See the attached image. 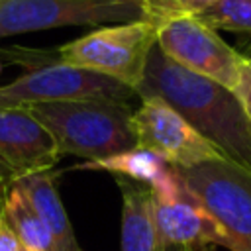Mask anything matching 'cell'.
Segmentation results:
<instances>
[{"label": "cell", "mask_w": 251, "mask_h": 251, "mask_svg": "<svg viewBox=\"0 0 251 251\" xmlns=\"http://www.w3.org/2000/svg\"><path fill=\"white\" fill-rule=\"evenodd\" d=\"M233 94L237 96V100L251 124V57H247V55H243L241 75H239V82H237Z\"/></svg>", "instance_id": "obj_16"}, {"label": "cell", "mask_w": 251, "mask_h": 251, "mask_svg": "<svg viewBox=\"0 0 251 251\" xmlns=\"http://www.w3.org/2000/svg\"><path fill=\"white\" fill-rule=\"evenodd\" d=\"M0 71H2V61H0Z\"/></svg>", "instance_id": "obj_20"}, {"label": "cell", "mask_w": 251, "mask_h": 251, "mask_svg": "<svg viewBox=\"0 0 251 251\" xmlns=\"http://www.w3.org/2000/svg\"><path fill=\"white\" fill-rule=\"evenodd\" d=\"M147 20V0H0V39L73 25Z\"/></svg>", "instance_id": "obj_6"}, {"label": "cell", "mask_w": 251, "mask_h": 251, "mask_svg": "<svg viewBox=\"0 0 251 251\" xmlns=\"http://www.w3.org/2000/svg\"><path fill=\"white\" fill-rule=\"evenodd\" d=\"M218 0H147V20L155 22L157 27L163 20L178 14L194 16L196 12L204 10L206 6Z\"/></svg>", "instance_id": "obj_15"}, {"label": "cell", "mask_w": 251, "mask_h": 251, "mask_svg": "<svg viewBox=\"0 0 251 251\" xmlns=\"http://www.w3.org/2000/svg\"><path fill=\"white\" fill-rule=\"evenodd\" d=\"M2 216L14 229L22 245L31 247L35 251H51V235L45 229L37 212L33 210L29 198L18 184L8 190L2 206Z\"/></svg>", "instance_id": "obj_13"}, {"label": "cell", "mask_w": 251, "mask_h": 251, "mask_svg": "<svg viewBox=\"0 0 251 251\" xmlns=\"http://www.w3.org/2000/svg\"><path fill=\"white\" fill-rule=\"evenodd\" d=\"M63 155L27 108L0 110V184L10 190L25 176L51 171Z\"/></svg>", "instance_id": "obj_9"}, {"label": "cell", "mask_w": 251, "mask_h": 251, "mask_svg": "<svg viewBox=\"0 0 251 251\" xmlns=\"http://www.w3.org/2000/svg\"><path fill=\"white\" fill-rule=\"evenodd\" d=\"M157 47L173 63L231 92L239 82L243 53L227 45L216 29L194 16L178 14L163 20L157 27Z\"/></svg>", "instance_id": "obj_7"}, {"label": "cell", "mask_w": 251, "mask_h": 251, "mask_svg": "<svg viewBox=\"0 0 251 251\" xmlns=\"http://www.w3.org/2000/svg\"><path fill=\"white\" fill-rule=\"evenodd\" d=\"M20 251H35V249H31V247H25V245H22V247H20Z\"/></svg>", "instance_id": "obj_19"}, {"label": "cell", "mask_w": 251, "mask_h": 251, "mask_svg": "<svg viewBox=\"0 0 251 251\" xmlns=\"http://www.w3.org/2000/svg\"><path fill=\"white\" fill-rule=\"evenodd\" d=\"M212 29L251 33V0H218L194 14Z\"/></svg>", "instance_id": "obj_14"}, {"label": "cell", "mask_w": 251, "mask_h": 251, "mask_svg": "<svg viewBox=\"0 0 251 251\" xmlns=\"http://www.w3.org/2000/svg\"><path fill=\"white\" fill-rule=\"evenodd\" d=\"M155 43L157 24L137 20L102 25L57 47L55 57L65 65L106 75L135 90Z\"/></svg>", "instance_id": "obj_4"}, {"label": "cell", "mask_w": 251, "mask_h": 251, "mask_svg": "<svg viewBox=\"0 0 251 251\" xmlns=\"http://www.w3.org/2000/svg\"><path fill=\"white\" fill-rule=\"evenodd\" d=\"M6 194H8V190L0 184V214H2V206H4V198H6Z\"/></svg>", "instance_id": "obj_18"}, {"label": "cell", "mask_w": 251, "mask_h": 251, "mask_svg": "<svg viewBox=\"0 0 251 251\" xmlns=\"http://www.w3.org/2000/svg\"><path fill=\"white\" fill-rule=\"evenodd\" d=\"M20 247L22 243L18 235L14 233V229L8 226V222L0 214V251H20Z\"/></svg>", "instance_id": "obj_17"}, {"label": "cell", "mask_w": 251, "mask_h": 251, "mask_svg": "<svg viewBox=\"0 0 251 251\" xmlns=\"http://www.w3.org/2000/svg\"><path fill=\"white\" fill-rule=\"evenodd\" d=\"M18 186L29 198L33 210L41 218L45 229L51 235V251H80L73 224L67 216V210L59 198V192L49 171L25 176Z\"/></svg>", "instance_id": "obj_11"}, {"label": "cell", "mask_w": 251, "mask_h": 251, "mask_svg": "<svg viewBox=\"0 0 251 251\" xmlns=\"http://www.w3.org/2000/svg\"><path fill=\"white\" fill-rule=\"evenodd\" d=\"M135 96L161 98L227 161L251 173V124L229 88L173 63L155 43Z\"/></svg>", "instance_id": "obj_1"}, {"label": "cell", "mask_w": 251, "mask_h": 251, "mask_svg": "<svg viewBox=\"0 0 251 251\" xmlns=\"http://www.w3.org/2000/svg\"><path fill=\"white\" fill-rule=\"evenodd\" d=\"M49 131L61 155L98 161L135 147L133 110L114 100H63L27 108Z\"/></svg>", "instance_id": "obj_2"}, {"label": "cell", "mask_w": 251, "mask_h": 251, "mask_svg": "<svg viewBox=\"0 0 251 251\" xmlns=\"http://www.w3.org/2000/svg\"><path fill=\"white\" fill-rule=\"evenodd\" d=\"M131 129L137 149L151 151L176 169L224 157L161 98H141L139 108L131 114Z\"/></svg>", "instance_id": "obj_8"}, {"label": "cell", "mask_w": 251, "mask_h": 251, "mask_svg": "<svg viewBox=\"0 0 251 251\" xmlns=\"http://www.w3.org/2000/svg\"><path fill=\"white\" fill-rule=\"evenodd\" d=\"M153 216L157 251H208L216 245L229 251L227 233L186 186L175 200L153 198Z\"/></svg>", "instance_id": "obj_10"}, {"label": "cell", "mask_w": 251, "mask_h": 251, "mask_svg": "<svg viewBox=\"0 0 251 251\" xmlns=\"http://www.w3.org/2000/svg\"><path fill=\"white\" fill-rule=\"evenodd\" d=\"M35 65L16 80L0 86V110L29 108L35 104L63 100H114L127 102L135 90L116 78L86 69L65 65L55 57L33 53Z\"/></svg>", "instance_id": "obj_3"}, {"label": "cell", "mask_w": 251, "mask_h": 251, "mask_svg": "<svg viewBox=\"0 0 251 251\" xmlns=\"http://www.w3.org/2000/svg\"><path fill=\"white\" fill-rule=\"evenodd\" d=\"M122 192V245L120 251H157L153 194L149 186L118 178Z\"/></svg>", "instance_id": "obj_12"}, {"label": "cell", "mask_w": 251, "mask_h": 251, "mask_svg": "<svg viewBox=\"0 0 251 251\" xmlns=\"http://www.w3.org/2000/svg\"><path fill=\"white\" fill-rule=\"evenodd\" d=\"M176 173L190 194L220 222L229 237V251H251V173L224 157Z\"/></svg>", "instance_id": "obj_5"}]
</instances>
